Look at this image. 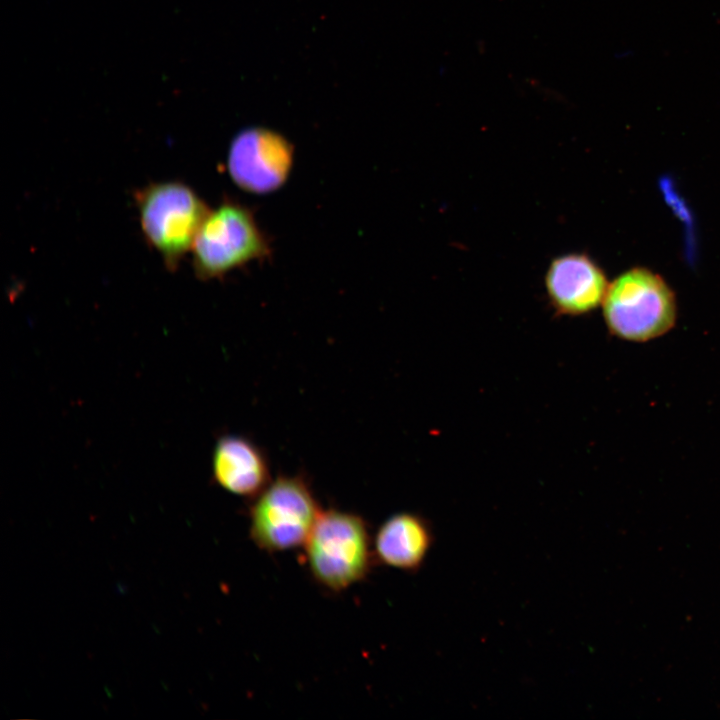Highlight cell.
<instances>
[{"mask_svg":"<svg viewBox=\"0 0 720 720\" xmlns=\"http://www.w3.org/2000/svg\"><path fill=\"white\" fill-rule=\"evenodd\" d=\"M303 548L313 581L332 594L365 581L376 564L368 523L350 511L322 510Z\"/></svg>","mask_w":720,"mask_h":720,"instance_id":"obj_1","label":"cell"},{"mask_svg":"<svg viewBox=\"0 0 720 720\" xmlns=\"http://www.w3.org/2000/svg\"><path fill=\"white\" fill-rule=\"evenodd\" d=\"M135 200L145 240L175 270L192 250L209 209L188 185L178 181L151 183L138 190Z\"/></svg>","mask_w":720,"mask_h":720,"instance_id":"obj_2","label":"cell"},{"mask_svg":"<svg viewBox=\"0 0 720 720\" xmlns=\"http://www.w3.org/2000/svg\"><path fill=\"white\" fill-rule=\"evenodd\" d=\"M321 509L309 483L279 475L249 506V535L257 548L276 554L303 547Z\"/></svg>","mask_w":720,"mask_h":720,"instance_id":"obj_3","label":"cell"},{"mask_svg":"<svg viewBox=\"0 0 720 720\" xmlns=\"http://www.w3.org/2000/svg\"><path fill=\"white\" fill-rule=\"evenodd\" d=\"M604 319L615 336L645 342L668 332L676 321V301L667 283L646 268H633L608 285Z\"/></svg>","mask_w":720,"mask_h":720,"instance_id":"obj_4","label":"cell"},{"mask_svg":"<svg viewBox=\"0 0 720 720\" xmlns=\"http://www.w3.org/2000/svg\"><path fill=\"white\" fill-rule=\"evenodd\" d=\"M192 253L197 277L212 280L269 255L270 246L253 212L239 202L224 200L208 213Z\"/></svg>","mask_w":720,"mask_h":720,"instance_id":"obj_5","label":"cell"},{"mask_svg":"<svg viewBox=\"0 0 720 720\" xmlns=\"http://www.w3.org/2000/svg\"><path fill=\"white\" fill-rule=\"evenodd\" d=\"M293 162V145L281 134L261 127L240 131L232 139L227 154L232 181L253 194L280 189L291 173Z\"/></svg>","mask_w":720,"mask_h":720,"instance_id":"obj_6","label":"cell"},{"mask_svg":"<svg viewBox=\"0 0 720 720\" xmlns=\"http://www.w3.org/2000/svg\"><path fill=\"white\" fill-rule=\"evenodd\" d=\"M607 279L600 266L584 253L556 257L545 275L550 304L561 315L579 316L602 304Z\"/></svg>","mask_w":720,"mask_h":720,"instance_id":"obj_7","label":"cell"},{"mask_svg":"<svg viewBox=\"0 0 720 720\" xmlns=\"http://www.w3.org/2000/svg\"><path fill=\"white\" fill-rule=\"evenodd\" d=\"M431 522L415 512H398L378 527L373 537L376 564L408 574L418 573L435 543Z\"/></svg>","mask_w":720,"mask_h":720,"instance_id":"obj_8","label":"cell"},{"mask_svg":"<svg viewBox=\"0 0 720 720\" xmlns=\"http://www.w3.org/2000/svg\"><path fill=\"white\" fill-rule=\"evenodd\" d=\"M212 469L220 487L250 500L271 482L268 461L263 451L240 435H225L217 441Z\"/></svg>","mask_w":720,"mask_h":720,"instance_id":"obj_9","label":"cell"}]
</instances>
